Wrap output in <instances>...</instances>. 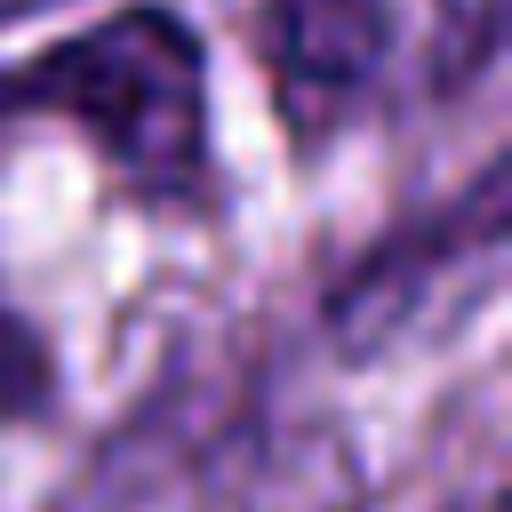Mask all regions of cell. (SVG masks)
<instances>
[{
	"label": "cell",
	"mask_w": 512,
	"mask_h": 512,
	"mask_svg": "<svg viewBox=\"0 0 512 512\" xmlns=\"http://www.w3.org/2000/svg\"><path fill=\"white\" fill-rule=\"evenodd\" d=\"M496 32L504 0H264L272 88L304 136L456 88Z\"/></svg>",
	"instance_id": "obj_2"
},
{
	"label": "cell",
	"mask_w": 512,
	"mask_h": 512,
	"mask_svg": "<svg viewBox=\"0 0 512 512\" xmlns=\"http://www.w3.org/2000/svg\"><path fill=\"white\" fill-rule=\"evenodd\" d=\"M32 8H48V0H0V24H8V16H32Z\"/></svg>",
	"instance_id": "obj_5"
},
{
	"label": "cell",
	"mask_w": 512,
	"mask_h": 512,
	"mask_svg": "<svg viewBox=\"0 0 512 512\" xmlns=\"http://www.w3.org/2000/svg\"><path fill=\"white\" fill-rule=\"evenodd\" d=\"M464 512H504V504H496V488H480V496H472Z\"/></svg>",
	"instance_id": "obj_6"
},
{
	"label": "cell",
	"mask_w": 512,
	"mask_h": 512,
	"mask_svg": "<svg viewBox=\"0 0 512 512\" xmlns=\"http://www.w3.org/2000/svg\"><path fill=\"white\" fill-rule=\"evenodd\" d=\"M56 112L72 120L136 192H192L208 160V96H200V48L176 16L128 8L64 48H40L32 64L0 72V120Z\"/></svg>",
	"instance_id": "obj_1"
},
{
	"label": "cell",
	"mask_w": 512,
	"mask_h": 512,
	"mask_svg": "<svg viewBox=\"0 0 512 512\" xmlns=\"http://www.w3.org/2000/svg\"><path fill=\"white\" fill-rule=\"evenodd\" d=\"M496 256H504V208H496V176H488L464 216H440L432 232L376 248L336 288L328 328L352 360H400L416 344H440V336L464 328V312L488 304Z\"/></svg>",
	"instance_id": "obj_3"
},
{
	"label": "cell",
	"mask_w": 512,
	"mask_h": 512,
	"mask_svg": "<svg viewBox=\"0 0 512 512\" xmlns=\"http://www.w3.org/2000/svg\"><path fill=\"white\" fill-rule=\"evenodd\" d=\"M48 408H56V360H48L40 328L0 296V432L40 424Z\"/></svg>",
	"instance_id": "obj_4"
}]
</instances>
